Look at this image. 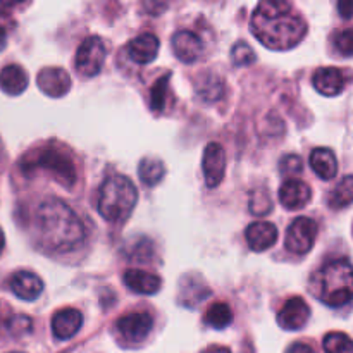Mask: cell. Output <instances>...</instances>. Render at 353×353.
<instances>
[{
	"mask_svg": "<svg viewBox=\"0 0 353 353\" xmlns=\"http://www.w3.org/2000/svg\"><path fill=\"white\" fill-rule=\"evenodd\" d=\"M196 90H199V95L203 100H207V102H216V100H219L223 97L224 83L219 76L205 74L200 78Z\"/></svg>",
	"mask_w": 353,
	"mask_h": 353,
	"instance_id": "cell-24",
	"label": "cell"
},
{
	"mask_svg": "<svg viewBox=\"0 0 353 353\" xmlns=\"http://www.w3.org/2000/svg\"><path fill=\"white\" fill-rule=\"evenodd\" d=\"M117 331L121 336L131 343H140L150 334L154 327V319L148 312H131L117 321Z\"/></svg>",
	"mask_w": 353,
	"mask_h": 353,
	"instance_id": "cell-8",
	"label": "cell"
},
{
	"mask_svg": "<svg viewBox=\"0 0 353 353\" xmlns=\"http://www.w3.org/2000/svg\"><path fill=\"white\" fill-rule=\"evenodd\" d=\"M272 209V202L269 199L268 193L264 192H254L252 193L250 200V212L255 214V216H265L269 210Z\"/></svg>",
	"mask_w": 353,
	"mask_h": 353,
	"instance_id": "cell-29",
	"label": "cell"
},
{
	"mask_svg": "<svg viewBox=\"0 0 353 353\" xmlns=\"http://www.w3.org/2000/svg\"><path fill=\"white\" fill-rule=\"evenodd\" d=\"M159 38L154 33H143L128 43V55L137 64H150L159 54Z\"/></svg>",
	"mask_w": 353,
	"mask_h": 353,
	"instance_id": "cell-17",
	"label": "cell"
},
{
	"mask_svg": "<svg viewBox=\"0 0 353 353\" xmlns=\"http://www.w3.org/2000/svg\"><path fill=\"white\" fill-rule=\"evenodd\" d=\"M9 288L17 299L24 300V302H33L43 292V281L40 276L33 274L30 271H19L12 274L9 281Z\"/></svg>",
	"mask_w": 353,
	"mask_h": 353,
	"instance_id": "cell-13",
	"label": "cell"
},
{
	"mask_svg": "<svg viewBox=\"0 0 353 353\" xmlns=\"http://www.w3.org/2000/svg\"><path fill=\"white\" fill-rule=\"evenodd\" d=\"M323 345L326 353H353L350 336L345 333H330L324 338Z\"/></svg>",
	"mask_w": 353,
	"mask_h": 353,
	"instance_id": "cell-27",
	"label": "cell"
},
{
	"mask_svg": "<svg viewBox=\"0 0 353 353\" xmlns=\"http://www.w3.org/2000/svg\"><path fill=\"white\" fill-rule=\"evenodd\" d=\"M28 0H0V6L3 9H14V7L21 6V3H26Z\"/></svg>",
	"mask_w": 353,
	"mask_h": 353,
	"instance_id": "cell-36",
	"label": "cell"
},
{
	"mask_svg": "<svg viewBox=\"0 0 353 353\" xmlns=\"http://www.w3.org/2000/svg\"><path fill=\"white\" fill-rule=\"evenodd\" d=\"M83 326V316L76 309H62L52 317V333L57 340H71Z\"/></svg>",
	"mask_w": 353,
	"mask_h": 353,
	"instance_id": "cell-16",
	"label": "cell"
},
{
	"mask_svg": "<svg viewBox=\"0 0 353 353\" xmlns=\"http://www.w3.org/2000/svg\"><path fill=\"white\" fill-rule=\"evenodd\" d=\"M172 0H140L141 9L150 16H161L162 12L169 9Z\"/></svg>",
	"mask_w": 353,
	"mask_h": 353,
	"instance_id": "cell-32",
	"label": "cell"
},
{
	"mask_svg": "<svg viewBox=\"0 0 353 353\" xmlns=\"http://www.w3.org/2000/svg\"><path fill=\"white\" fill-rule=\"evenodd\" d=\"M255 52L245 41H238L233 47V61L236 65H250L255 62Z\"/></svg>",
	"mask_w": 353,
	"mask_h": 353,
	"instance_id": "cell-28",
	"label": "cell"
},
{
	"mask_svg": "<svg viewBox=\"0 0 353 353\" xmlns=\"http://www.w3.org/2000/svg\"><path fill=\"white\" fill-rule=\"evenodd\" d=\"M38 86L48 97H64L71 90V78L62 68H45L38 72Z\"/></svg>",
	"mask_w": 353,
	"mask_h": 353,
	"instance_id": "cell-11",
	"label": "cell"
},
{
	"mask_svg": "<svg viewBox=\"0 0 353 353\" xmlns=\"http://www.w3.org/2000/svg\"><path fill=\"white\" fill-rule=\"evenodd\" d=\"M203 353H231V352L224 347H210V348H207Z\"/></svg>",
	"mask_w": 353,
	"mask_h": 353,
	"instance_id": "cell-38",
	"label": "cell"
},
{
	"mask_svg": "<svg viewBox=\"0 0 353 353\" xmlns=\"http://www.w3.org/2000/svg\"><path fill=\"white\" fill-rule=\"evenodd\" d=\"M310 168L321 179H333L338 174L336 155L330 148H314L310 154Z\"/></svg>",
	"mask_w": 353,
	"mask_h": 353,
	"instance_id": "cell-20",
	"label": "cell"
},
{
	"mask_svg": "<svg viewBox=\"0 0 353 353\" xmlns=\"http://www.w3.org/2000/svg\"><path fill=\"white\" fill-rule=\"evenodd\" d=\"M352 264L348 259L333 261L323 268L317 281V296L330 307H343L352 300Z\"/></svg>",
	"mask_w": 353,
	"mask_h": 353,
	"instance_id": "cell-4",
	"label": "cell"
},
{
	"mask_svg": "<svg viewBox=\"0 0 353 353\" xmlns=\"http://www.w3.org/2000/svg\"><path fill=\"white\" fill-rule=\"evenodd\" d=\"M38 243L52 254H68L85 241V226L74 210L59 199L45 200L34 214Z\"/></svg>",
	"mask_w": 353,
	"mask_h": 353,
	"instance_id": "cell-2",
	"label": "cell"
},
{
	"mask_svg": "<svg viewBox=\"0 0 353 353\" xmlns=\"http://www.w3.org/2000/svg\"><path fill=\"white\" fill-rule=\"evenodd\" d=\"M286 353H316L314 348L307 343H293Z\"/></svg>",
	"mask_w": 353,
	"mask_h": 353,
	"instance_id": "cell-35",
	"label": "cell"
},
{
	"mask_svg": "<svg viewBox=\"0 0 353 353\" xmlns=\"http://www.w3.org/2000/svg\"><path fill=\"white\" fill-rule=\"evenodd\" d=\"M3 247H6V236H3V231L0 230V254H2Z\"/></svg>",
	"mask_w": 353,
	"mask_h": 353,
	"instance_id": "cell-39",
	"label": "cell"
},
{
	"mask_svg": "<svg viewBox=\"0 0 353 353\" xmlns=\"http://www.w3.org/2000/svg\"><path fill=\"white\" fill-rule=\"evenodd\" d=\"M124 285L138 295H155L161 290V278L140 269H128L124 272Z\"/></svg>",
	"mask_w": 353,
	"mask_h": 353,
	"instance_id": "cell-19",
	"label": "cell"
},
{
	"mask_svg": "<svg viewBox=\"0 0 353 353\" xmlns=\"http://www.w3.org/2000/svg\"><path fill=\"white\" fill-rule=\"evenodd\" d=\"M317 236V223L310 217H296L286 233V248L292 254L303 255L314 247Z\"/></svg>",
	"mask_w": 353,
	"mask_h": 353,
	"instance_id": "cell-7",
	"label": "cell"
},
{
	"mask_svg": "<svg viewBox=\"0 0 353 353\" xmlns=\"http://www.w3.org/2000/svg\"><path fill=\"white\" fill-rule=\"evenodd\" d=\"M38 169L50 172L52 178L68 190H71L78 179L72 161L59 148H38L21 161V171L26 176H31Z\"/></svg>",
	"mask_w": 353,
	"mask_h": 353,
	"instance_id": "cell-5",
	"label": "cell"
},
{
	"mask_svg": "<svg viewBox=\"0 0 353 353\" xmlns=\"http://www.w3.org/2000/svg\"><path fill=\"white\" fill-rule=\"evenodd\" d=\"M10 353H23V352H10Z\"/></svg>",
	"mask_w": 353,
	"mask_h": 353,
	"instance_id": "cell-40",
	"label": "cell"
},
{
	"mask_svg": "<svg viewBox=\"0 0 353 353\" xmlns=\"http://www.w3.org/2000/svg\"><path fill=\"white\" fill-rule=\"evenodd\" d=\"M169 95V74L162 76L155 81L150 90V109L154 112H162L165 107V100Z\"/></svg>",
	"mask_w": 353,
	"mask_h": 353,
	"instance_id": "cell-26",
	"label": "cell"
},
{
	"mask_svg": "<svg viewBox=\"0 0 353 353\" xmlns=\"http://www.w3.org/2000/svg\"><path fill=\"white\" fill-rule=\"evenodd\" d=\"M333 43L336 47L338 52L345 55V57H350L352 50H353V43H352V30L347 28V30L340 31V33L334 34L333 38Z\"/></svg>",
	"mask_w": 353,
	"mask_h": 353,
	"instance_id": "cell-31",
	"label": "cell"
},
{
	"mask_svg": "<svg viewBox=\"0 0 353 353\" xmlns=\"http://www.w3.org/2000/svg\"><path fill=\"white\" fill-rule=\"evenodd\" d=\"M254 37L271 50H290L307 34V23L288 0H261L250 19Z\"/></svg>",
	"mask_w": 353,
	"mask_h": 353,
	"instance_id": "cell-1",
	"label": "cell"
},
{
	"mask_svg": "<svg viewBox=\"0 0 353 353\" xmlns=\"http://www.w3.org/2000/svg\"><path fill=\"white\" fill-rule=\"evenodd\" d=\"M138 174H140L143 185L155 186L162 181L165 174L164 162H161L159 159H143L140 162V168H138Z\"/></svg>",
	"mask_w": 353,
	"mask_h": 353,
	"instance_id": "cell-22",
	"label": "cell"
},
{
	"mask_svg": "<svg viewBox=\"0 0 353 353\" xmlns=\"http://www.w3.org/2000/svg\"><path fill=\"white\" fill-rule=\"evenodd\" d=\"M310 307L300 296H293L283 305L278 314V323L286 331H299L309 323Z\"/></svg>",
	"mask_w": 353,
	"mask_h": 353,
	"instance_id": "cell-10",
	"label": "cell"
},
{
	"mask_svg": "<svg viewBox=\"0 0 353 353\" xmlns=\"http://www.w3.org/2000/svg\"><path fill=\"white\" fill-rule=\"evenodd\" d=\"M353 9V0H338V12L343 19H350Z\"/></svg>",
	"mask_w": 353,
	"mask_h": 353,
	"instance_id": "cell-34",
	"label": "cell"
},
{
	"mask_svg": "<svg viewBox=\"0 0 353 353\" xmlns=\"http://www.w3.org/2000/svg\"><path fill=\"white\" fill-rule=\"evenodd\" d=\"M312 199V190L302 179H288L279 188V202L288 210L303 209Z\"/></svg>",
	"mask_w": 353,
	"mask_h": 353,
	"instance_id": "cell-12",
	"label": "cell"
},
{
	"mask_svg": "<svg viewBox=\"0 0 353 353\" xmlns=\"http://www.w3.org/2000/svg\"><path fill=\"white\" fill-rule=\"evenodd\" d=\"M6 45H7V31L6 28L0 26V52L6 48Z\"/></svg>",
	"mask_w": 353,
	"mask_h": 353,
	"instance_id": "cell-37",
	"label": "cell"
},
{
	"mask_svg": "<svg viewBox=\"0 0 353 353\" xmlns=\"http://www.w3.org/2000/svg\"><path fill=\"white\" fill-rule=\"evenodd\" d=\"M231 323H233V310L230 309V305H226L223 302H217L209 307V310L205 314V324H209L214 330H224Z\"/></svg>",
	"mask_w": 353,
	"mask_h": 353,
	"instance_id": "cell-23",
	"label": "cell"
},
{
	"mask_svg": "<svg viewBox=\"0 0 353 353\" xmlns=\"http://www.w3.org/2000/svg\"><path fill=\"white\" fill-rule=\"evenodd\" d=\"M353 196V178L352 176H345L340 181V185L331 192L330 195V205L331 209H347L352 203Z\"/></svg>",
	"mask_w": 353,
	"mask_h": 353,
	"instance_id": "cell-25",
	"label": "cell"
},
{
	"mask_svg": "<svg viewBox=\"0 0 353 353\" xmlns=\"http://www.w3.org/2000/svg\"><path fill=\"white\" fill-rule=\"evenodd\" d=\"M247 243L254 252H265L278 241V230L268 221H255L245 231Z\"/></svg>",
	"mask_w": 353,
	"mask_h": 353,
	"instance_id": "cell-15",
	"label": "cell"
},
{
	"mask_svg": "<svg viewBox=\"0 0 353 353\" xmlns=\"http://www.w3.org/2000/svg\"><path fill=\"white\" fill-rule=\"evenodd\" d=\"M138 190L126 176H110L99 193V212L109 223H123L134 210Z\"/></svg>",
	"mask_w": 353,
	"mask_h": 353,
	"instance_id": "cell-3",
	"label": "cell"
},
{
	"mask_svg": "<svg viewBox=\"0 0 353 353\" xmlns=\"http://www.w3.org/2000/svg\"><path fill=\"white\" fill-rule=\"evenodd\" d=\"M172 50L181 62L192 64L202 55L203 43L193 31L181 30L172 37Z\"/></svg>",
	"mask_w": 353,
	"mask_h": 353,
	"instance_id": "cell-14",
	"label": "cell"
},
{
	"mask_svg": "<svg viewBox=\"0 0 353 353\" xmlns=\"http://www.w3.org/2000/svg\"><path fill=\"white\" fill-rule=\"evenodd\" d=\"M279 171H281L285 176L300 174V172L303 171L302 159L295 154L286 155V157H283L281 162H279Z\"/></svg>",
	"mask_w": 353,
	"mask_h": 353,
	"instance_id": "cell-30",
	"label": "cell"
},
{
	"mask_svg": "<svg viewBox=\"0 0 353 353\" xmlns=\"http://www.w3.org/2000/svg\"><path fill=\"white\" fill-rule=\"evenodd\" d=\"M312 83L321 95L336 97L345 88V74L338 68H321L314 74Z\"/></svg>",
	"mask_w": 353,
	"mask_h": 353,
	"instance_id": "cell-18",
	"label": "cell"
},
{
	"mask_svg": "<svg viewBox=\"0 0 353 353\" xmlns=\"http://www.w3.org/2000/svg\"><path fill=\"white\" fill-rule=\"evenodd\" d=\"M9 330L12 331L14 334H24L31 330V321L30 317L26 316H17L14 319H10Z\"/></svg>",
	"mask_w": 353,
	"mask_h": 353,
	"instance_id": "cell-33",
	"label": "cell"
},
{
	"mask_svg": "<svg viewBox=\"0 0 353 353\" xmlns=\"http://www.w3.org/2000/svg\"><path fill=\"white\" fill-rule=\"evenodd\" d=\"M203 176H205V183L209 188H216L221 185L224 179V172H226V152L219 143L212 141L203 150Z\"/></svg>",
	"mask_w": 353,
	"mask_h": 353,
	"instance_id": "cell-9",
	"label": "cell"
},
{
	"mask_svg": "<svg viewBox=\"0 0 353 353\" xmlns=\"http://www.w3.org/2000/svg\"><path fill=\"white\" fill-rule=\"evenodd\" d=\"M105 57V43L102 41V38H85L78 47V52H76V71L85 78H93L102 71Z\"/></svg>",
	"mask_w": 353,
	"mask_h": 353,
	"instance_id": "cell-6",
	"label": "cell"
},
{
	"mask_svg": "<svg viewBox=\"0 0 353 353\" xmlns=\"http://www.w3.org/2000/svg\"><path fill=\"white\" fill-rule=\"evenodd\" d=\"M0 88L7 95H19L28 88V74L21 65L9 64L0 71Z\"/></svg>",
	"mask_w": 353,
	"mask_h": 353,
	"instance_id": "cell-21",
	"label": "cell"
}]
</instances>
